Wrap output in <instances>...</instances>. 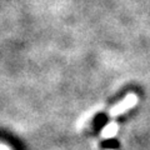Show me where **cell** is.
I'll list each match as a JSON object with an SVG mask.
<instances>
[{
	"label": "cell",
	"instance_id": "cell-1",
	"mask_svg": "<svg viewBox=\"0 0 150 150\" xmlns=\"http://www.w3.org/2000/svg\"><path fill=\"white\" fill-rule=\"evenodd\" d=\"M137 103H138V96L135 95V94H129L123 101L116 104L112 108L109 114H110V116H118L120 114H124L126 110H129L133 106L137 105Z\"/></svg>",
	"mask_w": 150,
	"mask_h": 150
},
{
	"label": "cell",
	"instance_id": "cell-2",
	"mask_svg": "<svg viewBox=\"0 0 150 150\" xmlns=\"http://www.w3.org/2000/svg\"><path fill=\"white\" fill-rule=\"evenodd\" d=\"M116 131H118V125L115 123H110L104 128V130H103V133H101V137L103 138H111L116 134Z\"/></svg>",
	"mask_w": 150,
	"mask_h": 150
},
{
	"label": "cell",
	"instance_id": "cell-3",
	"mask_svg": "<svg viewBox=\"0 0 150 150\" xmlns=\"http://www.w3.org/2000/svg\"><path fill=\"white\" fill-rule=\"evenodd\" d=\"M0 150H8L5 146H0Z\"/></svg>",
	"mask_w": 150,
	"mask_h": 150
},
{
	"label": "cell",
	"instance_id": "cell-4",
	"mask_svg": "<svg viewBox=\"0 0 150 150\" xmlns=\"http://www.w3.org/2000/svg\"><path fill=\"white\" fill-rule=\"evenodd\" d=\"M108 150H111V149H108Z\"/></svg>",
	"mask_w": 150,
	"mask_h": 150
}]
</instances>
